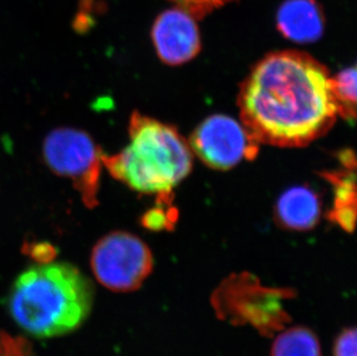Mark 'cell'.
Returning a JSON list of instances; mask_svg holds the SVG:
<instances>
[{"instance_id":"8992f818","label":"cell","mask_w":357,"mask_h":356,"mask_svg":"<svg viewBox=\"0 0 357 356\" xmlns=\"http://www.w3.org/2000/svg\"><path fill=\"white\" fill-rule=\"evenodd\" d=\"M43 154L56 174L72 179L86 205H98L103 153L86 132L54 130L45 138Z\"/></svg>"},{"instance_id":"4fadbf2b","label":"cell","mask_w":357,"mask_h":356,"mask_svg":"<svg viewBox=\"0 0 357 356\" xmlns=\"http://www.w3.org/2000/svg\"><path fill=\"white\" fill-rule=\"evenodd\" d=\"M339 116L355 121L356 116V68H344L331 79Z\"/></svg>"},{"instance_id":"52a82bcc","label":"cell","mask_w":357,"mask_h":356,"mask_svg":"<svg viewBox=\"0 0 357 356\" xmlns=\"http://www.w3.org/2000/svg\"><path fill=\"white\" fill-rule=\"evenodd\" d=\"M189 144L209 168L228 170L256 158L260 144L243 123L226 114H212L193 131Z\"/></svg>"},{"instance_id":"6da1fadb","label":"cell","mask_w":357,"mask_h":356,"mask_svg":"<svg viewBox=\"0 0 357 356\" xmlns=\"http://www.w3.org/2000/svg\"><path fill=\"white\" fill-rule=\"evenodd\" d=\"M331 79L327 68L305 52L267 54L239 89L243 124L259 144H311L326 135L339 116Z\"/></svg>"},{"instance_id":"5b68a950","label":"cell","mask_w":357,"mask_h":356,"mask_svg":"<svg viewBox=\"0 0 357 356\" xmlns=\"http://www.w3.org/2000/svg\"><path fill=\"white\" fill-rule=\"evenodd\" d=\"M91 271L98 283L112 292L137 290L153 272L152 251L138 236L114 232L93 248Z\"/></svg>"},{"instance_id":"e0dca14e","label":"cell","mask_w":357,"mask_h":356,"mask_svg":"<svg viewBox=\"0 0 357 356\" xmlns=\"http://www.w3.org/2000/svg\"><path fill=\"white\" fill-rule=\"evenodd\" d=\"M8 336L0 334V356H5L6 354L7 343H8Z\"/></svg>"},{"instance_id":"277c9868","label":"cell","mask_w":357,"mask_h":356,"mask_svg":"<svg viewBox=\"0 0 357 356\" xmlns=\"http://www.w3.org/2000/svg\"><path fill=\"white\" fill-rule=\"evenodd\" d=\"M293 295L291 289L263 287L257 278L242 273L223 281L212 303L220 318L238 325L250 324L264 336H271L290 320L283 301Z\"/></svg>"},{"instance_id":"7a4b0ae2","label":"cell","mask_w":357,"mask_h":356,"mask_svg":"<svg viewBox=\"0 0 357 356\" xmlns=\"http://www.w3.org/2000/svg\"><path fill=\"white\" fill-rule=\"evenodd\" d=\"M94 285L70 262H42L21 273L7 295L20 329L38 339L65 336L91 315Z\"/></svg>"},{"instance_id":"ba28073f","label":"cell","mask_w":357,"mask_h":356,"mask_svg":"<svg viewBox=\"0 0 357 356\" xmlns=\"http://www.w3.org/2000/svg\"><path fill=\"white\" fill-rule=\"evenodd\" d=\"M196 20L192 14L178 6L156 17L152 28L153 43L163 63L182 65L200 52L202 37Z\"/></svg>"},{"instance_id":"9c48e42d","label":"cell","mask_w":357,"mask_h":356,"mask_svg":"<svg viewBox=\"0 0 357 356\" xmlns=\"http://www.w3.org/2000/svg\"><path fill=\"white\" fill-rule=\"evenodd\" d=\"M278 31L296 43H312L323 36L325 17L317 0H284L277 13Z\"/></svg>"},{"instance_id":"3957f363","label":"cell","mask_w":357,"mask_h":356,"mask_svg":"<svg viewBox=\"0 0 357 356\" xmlns=\"http://www.w3.org/2000/svg\"><path fill=\"white\" fill-rule=\"evenodd\" d=\"M130 144L102 162L119 181L146 195H158L160 205L172 202V190L192 170L189 142L172 125L132 114Z\"/></svg>"},{"instance_id":"2e32d148","label":"cell","mask_w":357,"mask_h":356,"mask_svg":"<svg viewBox=\"0 0 357 356\" xmlns=\"http://www.w3.org/2000/svg\"><path fill=\"white\" fill-rule=\"evenodd\" d=\"M333 356H357V332L355 327L342 329L334 341Z\"/></svg>"},{"instance_id":"9a60e30c","label":"cell","mask_w":357,"mask_h":356,"mask_svg":"<svg viewBox=\"0 0 357 356\" xmlns=\"http://www.w3.org/2000/svg\"><path fill=\"white\" fill-rule=\"evenodd\" d=\"M176 6L188 10L196 19H202L213 10L237 0H170Z\"/></svg>"},{"instance_id":"30bf717a","label":"cell","mask_w":357,"mask_h":356,"mask_svg":"<svg viewBox=\"0 0 357 356\" xmlns=\"http://www.w3.org/2000/svg\"><path fill=\"white\" fill-rule=\"evenodd\" d=\"M274 216L278 225L294 232H307L319 222L321 205L318 195L307 186H294L278 199Z\"/></svg>"},{"instance_id":"7c38bea8","label":"cell","mask_w":357,"mask_h":356,"mask_svg":"<svg viewBox=\"0 0 357 356\" xmlns=\"http://www.w3.org/2000/svg\"><path fill=\"white\" fill-rule=\"evenodd\" d=\"M271 356H323L317 334L305 326L284 329L274 339Z\"/></svg>"},{"instance_id":"5bb4252c","label":"cell","mask_w":357,"mask_h":356,"mask_svg":"<svg viewBox=\"0 0 357 356\" xmlns=\"http://www.w3.org/2000/svg\"><path fill=\"white\" fill-rule=\"evenodd\" d=\"M176 218H177V212L175 209H167L163 206L160 205L156 209H151L146 213L142 218V225L149 230H172V225H175Z\"/></svg>"},{"instance_id":"8fae6325","label":"cell","mask_w":357,"mask_h":356,"mask_svg":"<svg viewBox=\"0 0 357 356\" xmlns=\"http://www.w3.org/2000/svg\"><path fill=\"white\" fill-rule=\"evenodd\" d=\"M334 188V206L328 213L331 221L340 225L344 232H353L356 218V174L355 168L324 172Z\"/></svg>"}]
</instances>
